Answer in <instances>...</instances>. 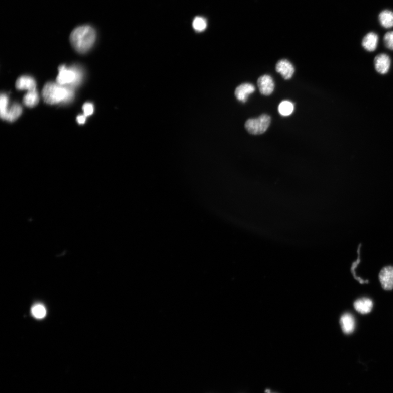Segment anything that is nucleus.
<instances>
[{
  "label": "nucleus",
  "instance_id": "nucleus-1",
  "mask_svg": "<svg viewBox=\"0 0 393 393\" xmlns=\"http://www.w3.org/2000/svg\"><path fill=\"white\" fill-rule=\"evenodd\" d=\"M96 40L94 29L88 25L75 28L70 35L72 46L79 53H85L93 46Z\"/></svg>",
  "mask_w": 393,
  "mask_h": 393
},
{
  "label": "nucleus",
  "instance_id": "nucleus-2",
  "mask_svg": "<svg viewBox=\"0 0 393 393\" xmlns=\"http://www.w3.org/2000/svg\"><path fill=\"white\" fill-rule=\"evenodd\" d=\"M73 96V87L62 86L58 83H48L44 86L42 90L44 101L49 105L67 103L72 100Z\"/></svg>",
  "mask_w": 393,
  "mask_h": 393
},
{
  "label": "nucleus",
  "instance_id": "nucleus-3",
  "mask_svg": "<svg viewBox=\"0 0 393 393\" xmlns=\"http://www.w3.org/2000/svg\"><path fill=\"white\" fill-rule=\"evenodd\" d=\"M59 72L56 82L62 86H69L73 88L78 86L83 79V72L77 66L67 68L65 65H61L59 67Z\"/></svg>",
  "mask_w": 393,
  "mask_h": 393
},
{
  "label": "nucleus",
  "instance_id": "nucleus-4",
  "mask_svg": "<svg viewBox=\"0 0 393 393\" xmlns=\"http://www.w3.org/2000/svg\"><path fill=\"white\" fill-rule=\"evenodd\" d=\"M271 118L267 115L263 114L258 118L250 119L247 120L245 127L247 131L252 135H261L263 134L269 128L270 124Z\"/></svg>",
  "mask_w": 393,
  "mask_h": 393
},
{
  "label": "nucleus",
  "instance_id": "nucleus-5",
  "mask_svg": "<svg viewBox=\"0 0 393 393\" xmlns=\"http://www.w3.org/2000/svg\"><path fill=\"white\" fill-rule=\"evenodd\" d=\"M257 84L260 92L264 96H269L274 91V82L269 75H264L259 78Z\"/></svg>",
  "mask_w": 393,
  "mask_h": 393
},
{
  "label": "nucleus",
  "instance_id": "nucleus-6",
  "mask_svg": "<svg viewBox=\"0 0 393 393\" xmlns=\"http://www.w3.org/2000/svg\"><path fill=\"white\" fill-rule=\"evenodd\" d=\"M379 278L384 290H391L393 289V267L388 266L383 268L380 272Z\"/></svg>",
  "mask_w": 393,
  "mask_h": 393
},
{
  "label": "nucleus",
  "instance_id": "nucleus-7",
  "mask_svg": "<svg viewBox=\"0 0 393 393\" xmlns=\"http://www.w3.org/2000/svg\"><path fill=\"white\" fill-rule=\"evenodd\" d=\"M276 70L286 80L292 77L294 73V68L292 64L289 61L285 59L281 60L277 63Z\"/></svg>",
  "mask_w": 393,
  "mask_h": 393
},
{
  "label": "nucleus",
  "instance_id": "nucleus-8",
  "mask_svg": "<svg viewBox=\"0 0 393 393\" xmlns=\"http://www.w3.org/2000/svg\"><path fill=\"white\" fill-rule=\"evenodd\" d=\"M391 65V60L388 55L381 54L377 55L375 59V67L376 70L380 74L387 73Z\"/></svg>",
  "mask_w": 393,
  "mask_h": 393
},
{
  "label": "nucleus",
  "instance_id": "nucleus-9",
  "mask_svg": "<svg viewBox=\"0 0 393 393\" xmlns=\"http://www.w3.org/2000/svg\"><path fill=\"white\" fill-rule=\"evenodd\" d=\"M255 87L250 83H244L238 86L235 91V96L241 102L245 103L250 95L254 92Z\"/></svg>",
  "mask_w": 393,
  "mask_h": 393
},
{
  "label": "nucleus",
  "instance_id": "nucleus-10",
  "mask_svg": "<svg viewBox=\"0 0 393 393\" xmlns=\"http://www.w3.org/2000/svg\"><path fill=\"white\" fill-rule=\"evenodd\" d=\"M16 87L18 90L33 91L36 90V83L33 78L29 76H22L17 79Z\"/></svg>",
  "mask_w": 393,
  "mask_h": 393
},
{
  "label": "nucleus",
  "instance_id": "nucleus-11",
  "mask_svg": "<svg viewBox=\"0 0 393 393\" xmlns=\"http://www.w3.org/2000/svg\"><path fill=\"white\" fill-rule=\"evenodd\" d=\"M340 325L344 333L350 334L353 332L355 328L354 317L350 313H345L341 316Z\"/></svg>",
  "mask_w": 393,
  "mask_h": 393
},
{
  "label": "nucleus",
  "instance_id": "nucleus-12",
  "mask_svg": "<svg viewBox=\"0 0 393 393\" xmlns=\"http://www.w3.org/2000/svg\"><path fill=\"white\" fill-rule=\"evenodd\" d=\"M379 41L378 36L375 33L367 34L362 42L363 47L369 52H373L376 49Z\"/></svg>",
  "mask_w": 393,
  "mask_h": 393
},
{
  "label": "nucleus",
  "instance_id": "nucleus-13",
  "mask_svg": "<svg viewBox=\"0 0 393 393\" xmlns=\"http://www.w3.org/2000/svg\"><path fill=\"white\" fill-rule=\"evenodd\" d=\"M354 307L358 312L362 314H367L371 312L373 302L369 299L364 298L355 301Z\"/></svg>",
  "mask_w": 393,
  "mask_h": 393
},
{
  "label": "nucleus",
  "instance_id": "nucleus-14",
  "mask_svg": "<svg viewBox=\"0 0 393 393\" xmlns=\"http://www.w3.org/2000/svg\"><path fill=\"white\" fill-rule=\"evenodd\" d=\"M379 21L382 26L389 29L393 27V12L390 10H384L378 16Z\"/></svg>",
  "mask_w": 393,
  "mask_h": 393
},
{
  "label": "nucleus",
  "instance_id": "nucleus-15",
  "mask_svg": "<svg viewBox=\"0 0 393 393\" xmlns=\"http://www.w3.org/2000/svg\"><path fill=\"white\" fill-rule=\"evenodd\" d=\"M22 113V106L17 103L13 104L8 109L5 120L9 122H15Z\"/></svg>",
  "mask_w": 393,
  "mask_h": 393
},
{
  "label": "nucleus",
  "instance_id": "nucleus-16",
  "mask_svg": "<svg viewBox=\"0 0 393 393\" xmlns=\"http://www.w3.org/2000/svg\"><path fill=\"white\" fill-rule=\"evenodd\" d=\"M39 103V95L36 90L28 91L23 98L24 104L29 107H34Z\"/></svg>",
  "mask_w": 393,
  "mask_h": 393
},
{
  "label": "nucleus",
  "instance_id": "nucleus-17",
  "mask_svg": "<svg viewBox=\"0 0 393 393\" xmlns=\"http://www.w3.org/2000/svg\"><path fill=\"white\" fill-rule=\"evenodd\" d=\"M278 110L281 116H290L293 112L294 105L289 101H283L278 106Z\"/></svg>",
  "mask_w": 393,
  "mask_h": 393
},
{
  "label": "nucleus",
  "instance_id": "nucleus-18",
  "mask_svg": "<svg viewBox=\"0 0 393 393\" xmlns=\"http://www.w3.org/2000/svg\"><path fill=\"white\" fill-rule=\"evenodd\" d=\"M9 98L6 94H2L0 96V116L2 119L5 120L9 109Z\"/></svg>",
  "mask_w": 393,
  "mask_h": 393
},
{
  "label": "nucleus",
  "instance_id": "nucleus-19",
  "mask_svg": "<svg viewBox=\"0 0 393 393\" xmlns=\"http://www.w3.org/2000/svg\"><path fill=\"white\" fill-rule=\"evenodd\" d=\"M31 313L35 318L42 319L46 315V309L42 304H36L31 309Z\"/></svg>",
  "mask_w": 393,
  "mask_h": 393
},
{
  "label": "nucleus",
  "instance_id": "nucleus-20",
  "mask_svg": "<svg viewBox=\"0 0 393 393\" xmlns=\"http://www.w3.org/2000/svg\"><path fill=\"white\" fill-rule=\"evenodd\" d=\"M360 247H361V245L360 244V245L359 246L358 250V258L357 261L354 262L353 263L352 266V268H351V271L352 272V274H353V275L354 277L355 278V279H356L357 281H358L361 284H364L365 283H368L369 281L368 280L364 281V280L362 279V278L358 277L357 276L356 274V271H356V269L358 267V265L360 263Z\"/></svg>",
  "mask_w": 393,
  "mask_h": 393
},
{
  "label": "nucleus",
  "instance_id": "nucleus-21",
  "mask_svg": "<svg viewBox=\"0 0 393 393\" xmlns=\"http://www.w3.org/2000/svg\"><path fill=\"white\" fill-rule=\"evenodd\" d=\"M193 27L196 31H202L206 29L207 23L204 18L197 17L193 21Z\"/></svg>",
  "mask_w": 393,
  "mask_h": 393
},
{
  "label": "nucleus",
  "instance_id": "nucleus-22",
  "mask_svg": "<svg viewBox=\"0 0 393 393\" xmlns=\"http://www.w3.org/2000/svg\"><path fill=\"white\" fill-rule=\"evenodd\" d=\"M384 42L386 48L393 50V31L388 32L384 35Z\"/></svg>",
  "mask_w": 393,
  "mask_h": 393
},
{
  "label": "nucleus",
  "instance_id": "nucleus-23",
  "mask_svg": "<svg viewBox=\"0 0 393 393\" xmlns=\"http://www.w3.org/2000/svg\"><path fill=\"white\" fill-rule=\"evenodd\" d=\"M83 109L84 112V115L86 117L92 115L93 113V106L90 103H86L83 105Z\"/></svg>",
  "mask_w": 393,
  "mask_h": 393
},
{
  "label": "nucleus",
  "instance_id": "nucleus-24",
  "mask_svg": "<svg viewBox=\"0 0 393 393\" xmlns=\"http://www.w3.org/2000/svg\"><path fill=\"white\" fill-rule=\"evenodd\" d=\"M77 121L79 124H84L86 122V116L85 115H80L77 118Z\"/></svg>",
  "mask_w": 393,
  "mask_h": 393
},
{
  "label": "nucleus",
  "instance_id": "nucleus-25",
  "mask_svg": "<svg viewBox=\"0 0 393 393\" xmlns=\"http://www.w3.org/2000/svg\"></svg>",
  "mask_w": 393,
  "mask_h": 393
}]
</instances>
